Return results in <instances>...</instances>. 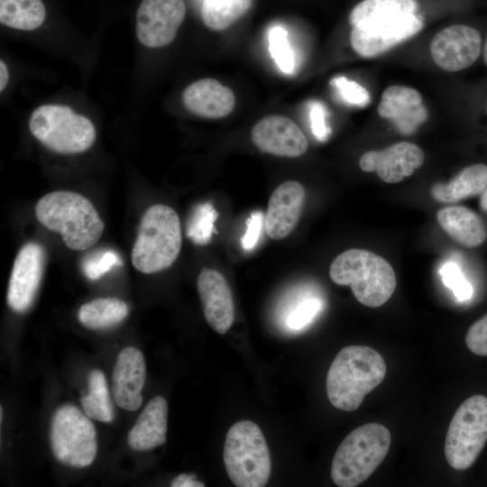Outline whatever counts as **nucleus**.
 <instances>
[{
    "label": "nucleus",
    "mask_w": 487,
    "mask_h": 487,
    "mask_svg": "<svg viewBox=\"0 0 487 487\" xmlns=\"http://www.w3.org/2000/svg\"><path fill=\"white\" fill-rule=\"evenodd\" d=\"M37 220L50 231L61 234L71 250L83 251L100 239L105 224L93 204L72 191L44 195L35 205Z\"/></svg>",
    "instance_id": "nucleus-3"
},
{
    "label": "nucleus",
    "mask_w": 487,
    "mask_h": 487,
    "mask_svg": "<svg viewBox=\"0 0 487 487\" xmlns=\"http://www.w3.org/2000/svg\"><path fill=\"white\" fill-rule=\"evenodd\" d=\"M171 487H204L202 482L197 480L196 475L192 473H180L170 482Z\"/></svg>",
    "instance_id": "nucleus-37"
},
{
    "label": "nucleus",
    "mask_w": 487,
    "mask_h": 487,
    "mask_svg": "<svg viewBox=\"0 0 487 487\" xmlns=\"http://www.w3.org/2000/svg\"><path fill=\"white\" fill-rule=\"evenodd\" d=\"M182 100L188 111L207 118L225 117L235 105L233 91L214 78H203L189 84L183 91Z\"/></svg>",
    "instance_id": "nucleus-20"
},
{
    "label": "nucleus",
    "mask_w": 487,
    "mask_h": 487,
    "mask_svg": "<svg viewBox=\"0 0 487 487\" xmlns=\"http://www.w3.org/2000/svg\"><path fill=\"white\" fill-rule=\"evenodd\" d=\"M218 213L209 202L197 205L188 220L186 234L195 244H207L216 232Z\"/></svg>",
    "instance_id": "nucleus-29"
},
{
    "label": "nucleus",
    "mask_w": 487,
    "mask_h": 487,
    "mask_svg": "<svg viewBox=\"0 0 487 487\" xmlns=\"http://www.w3.org/2000/svg\"><path fill=\"white\" fill-rule=\"evenodd\" d=\"M443 283L452 290L458 301L469 300L473 293L459 265L454 262L444 263L439 269Z\"/></svg>",
    "instance_id": "nucleus-32"
},
{
    "label": "nucleus",
    "mask_w": 487,
    "mask_h": 487,
    "mask_svg": "<svg viewBox=\"0 0 487 487\" xmlns=\"http://www.w3.org/2000/svg\"><path fill=\"white\" fill-rule=\"evenodd\" d=\"M32 134L50 150L64 154L88 150L96 140L89 119L69 107L44 105L35 109L29 121Z\"/></svg>",
    "instance_id": "nucleus-8"
},
{
    "label": "nucleus",
    "mask_w": 487,
    "mask_h": 487,
    "mask_svg": "<svg viewBox=\"0 0 487 487\" xmlns=\"http://www.w3.org/2000/svg\"><path fill=\"white\" fill-rule=\"evenodd\" d=\"M386 363L373 348L348 345L340 350L332 362L326 381L331 404L343 411L357 409L365 395L384 379Z\"/></svg>",
    "instance_id": "nucleus-2"
},
{
    "label": "nucleus",
    "mask_w": 487,
    "mask_h": 487,
    "mask_svg": "<svg viewBox=\"0 0 487 487\" xmlns=\"http://www.w3.org/2000/svg\"><path fill=\"white\" fill-rule=\"evenodd\" d=\"M84 413L92 419L109 423L115 412L104 373L93 370L88 376V393L80 400Z\"/></svg>",
    "instance_id": "nucleus-27"
},
{
    "label": "nucleus",
    "mask_w": 487,
    "mask_h": 487,
    "mask_svg": "<svg viewBox=\"0 0 487 487\" xmlns=\"http://www.w3.org/2000/svg\"><path fill=\"white\" fill-rule=\"evenodd\" d=\"M9 79V73L7 67L5 63L1 60L0 61V90L3 91L5 86L8 83Z\"/></svg>",
    "instance_id": "nucleus-38"
},
{
    "label": "nucleus",
    "mask_w": 487,
    "mask_h": 487,
    "mask_svg": "<svg viewBox=\"0 0 487 487\" xmlns=\"http://www.w3.org/2000/svg\"><path fill=\"white\" fill-rule=\"evenodd\" d=\"M305 198L304 187L295 180L285 181L274 189L264 215V229L270 238L283 239L295 229Z\"/></svg>",
    "instance_id": "nucleus-17"
},
{
    "label": "nucleus",
    "mask_w": 487,
    "mask_h": 487,
    "mask_svg": "<svg viewBox=\"0 0 487 487\" xmlns=\"http://www.w3.org/2000/svg\"><path fill=\"white\" fill-rule=\"evenodd\" d=\"M122 265V260L114 250L102 249L87 254L81 262L84 275L91 280L101 278L114 267Z\"/></svg>",
    "instance_id": "nucleus-31"
},
{
    "label": "nucleus",
    "mask_w": 487,
    "mask_h": 487,
    "mask_svg": "<svg viewBox=\"0 0 487 487\" xmlns=\"http://www.w3.org/2000/svg\"><path fill=\"white\" fill-rule=\"evenodd\" d=\"M262 226H264V215L262 212L260 210L252 212L246 220V230L241 240L244 251H252L255 248Z\"/></svg>",
    "instance_id": "nucleus-35"
},
{
    "label": "nucleus",
    "mask_w": 487,
    "mask_h": 487,
    "mask_svg": "<svg viewBox=\"0 0 487 487\" xmlns=\"http://www.w3.org/2000/svg\"><path fill=\"white\" fill-rule=\"evenodd\" d=\"M487 441V398L473 395L455 412L445 440V456L455 470L470 468Z\"/></svg>",
    "instance_id": "nucleus-9"
},
{
    "label": "nucleus",
    "mask_w": 487,
    "mask_h": 487,
    "mask_svg": "<svg viewBox=\"0 0 487 487\" xmlns=\"http://www.w3.org/2000/svg\"><path fill=\"white\" fill-rule=\"evenodd\" d=\"M182 233L179 217L170 207L152 205L143 213L131 261L133 267L144 274L169 268L181 249Z\"/></svg>",
    "instance_id": "nucleus-5"
},
{
    "label": "nucleus",
    "mask_w": 487,
    "mask_h": 487,
    "mask_svg": "<svg viewBox=\"0 0 487 487\" xmlns=\"http://www.w3.org/2000/svg\"><path fill=\"white\" fill-rule=\"evenodd\" d=\"M481 52L482 36L468 25L446 27L434 36L430 43L434 62L448 72L468 69L478 60Z\"/></svg>",
    "instance_id": "nucleus-12"
},
{
    "label": "nucleus",
    "mask_w": 487,
    "mask_h": 487,
    "mask_svg": "<svg viewBox=\"0 0 487 487\" xmlns=\"http://www.w3.org/2000/svg\"><path fill=\"white\" fill-rule=\"evenodd\" d=\"M310 129L313 135L318 141H326L330 133L326 124V109L324 106L317 101L309 105Z\"/></svg>",
    "instance_id": "nucleus-36"
},
{
    "label": "nucleus",
    "mask_w": 487,
    "mask_h": 487,
    "mask_svg": "<svg viewBox=\"0 0 487 487\" xmlns=\"http://www.w3.org/2000/svg\"><path fill=\"white\" fill-rule=\"evenodd\" d=\"M128 313L124 301L116 298H97L80 307L78 318L88 329L102 330L118 325Z\"/></svg>",
    "instance_id": "nucleus-25"
},
{
    "label": "nucleus",
    "mask_w": 487,
    "mask_h": 487,
    "mask_svg": "<svg viewBox=\"0 0 487 487\" xmlns=\"http://www.w3.org/2000/svg\"><path fill=\"white\" fill-rule=\"evenodd\" d=\"M253 0H203L201 17L204 24L214 31H223L241 18Z\"/></svg>",
    "instance_id": "nucleus-28"
},
{
    "label": "nucleus",
    "mask_w": 487,
    "mask_h": 487,
    "mask_svg": "<svg viewBox=\"0 0 487 487\" xmlns=\"http://www.w3.org/2000/svg\"><path fill=\"white\" fill-rule=\"evenodd\" d=\"M349 22L351 46L363 58L386 52L424 25L416 0H363L351 11Z\"/></svg>",
    "instance_id": "nucleus-1"
},
{
    "label": "nucleus",
    "mask_w": 487,
    "mask_h": 487,
    "mask_svg": "<svg viewBox=\"0 0 487 487\" xmlns=\"http://www.w3.org/2000/svg\"><path fill=\"white\" fill-rule=\"evenodd\" d=\"M45 262V251L37 243H27L18 252L7 289V304L14 312L24 313L32 305L41 285Z\"/></svg>",
    "instance_id": "nucleus-13"
},
{
    "label": "nucleus",
    "mask_w": 487,
    "mask_h": 487,
    "mask_svg": "<svg viewBox=\"0 0 487 487\" xmlns=\"http://www.w3.org/2000/svg\"><path fill=\"white\" fill-rule=\"evenodd\" d=\"M197 289L205 318L219 335H225L234 319V304L230 287L217 271L203 268L197 280Z\"/></svg>",
    "instance_id": "nucleus-16"
},
{
    "label": "nucleus",
    "mask_w": 487,
    "mask_h": 487,
    "mask_svg": "<svg viewBox=\"0 0 487 487\" xmlns=\"http://www.w3.org/2000/svg\"><path fill=\"white\" fill-rule=\"evenodd\" d=\"M251 139L262 152L280 157H299L308 146L300 128L282 115H269L261 119L253 127Z\"/></svg>",
    "instance_id": "nucleus-15"
},
{
    "label": "nucleus",
    "mask_w": 487,
    "mask_h": 487,
    "mask_svg": "<svg viewBox=\"0 0 487 487\" xmlns=\"http://www.w3.org/2000/svg\"><path fill=\"white\" fill-rule=\"evenodd\" d=\"M424 160V152L418 145L401 142L381 151L363 153L359 165L363 171H374L382 181L393 184L411 176Z\"/></svg>",
    "instance_id": "nucleus-14"
},
{
    "label": "nucleus",
    "mask_w": 487,
    "mask_h": 487,
    "mask_svg": "<svg viewBox=\"0 0 487 487\" xmlns=\"http://www.w3.org/2000/svg\"><path fill=\"white\" fill-rule=\"evenodd\" d=\"M436 219L441 228L456 243L474 248L487 239V228L481 217L471 209L451 206L440 209Z\"/></svg>",
    "instance_id": "nucleus-22"
},
{
    "label": "nucleus",
    "mask_w": 487,
    "mask_h": 487,
    "mask_svg": "<svg viewBox=\"0 0 487 487\" xmlns=\"http://www.w3.org/2000/svg\"><path fill=\"white\" fill-rule=\"evenodd\" d=\"M324 308V300L312 288L299 289L284 305L282 321L285 328L299 332L308 327Z\"/></svg>",
    "instance_id": "nucleus-24"
},
{
    "label": "nucleus",
    "mask_w": 487,
    "mask_h": 487,
    "mask_svg": "<svg viewBox=\"0 0 487 487\" xmlns=\"http://www.w3.org/2000/svg\"><path fill=\"white\" fill-rule=\"evenodd\" d=\"M329 276L338 285L350 286L355 299L369 308L387 302L397 285L391 265L363 249H349L336 256L330 265Z\"/></svg>",
    "instance_id": "nucleus-4"
},
{
    "label": "nucleus",
    "mask_w": 487,
    "mask_h": 487,
    "mask_svg": "<svg viewBox=\"0 0 487 487\" xmlns=\"http://www.w3.org/2000/svg\"><path fill=\"white\" fill-rule=\"evenodd\" d=\"M480 206L482 210L487 211V187L482 192Z\"/></svg>",
    "instance_id": "nucleus-39"
},
{
    "label": "nucleus",
    "mask_w": 487,
    "mask_h": 487,
    "mask_svg": "<svg viewBox=\"0 0 487 487\" xmlns=\"http://www.w3.org/2000/svg\"><path fill=\"white\" fill-rule=\"evenodd\" d=\"M330 84L336 89L343 100L352 106L363 107L370 102V95L366 88L359 83L345 77H335Z\"/></svg>",
    "instance_id": "nucleus-33"
},
{
    "label": "nucleus",
    "mask_w": 487,
    "mask_h": 487,
    "mask_svg": "<svg viewBox=\"0 0 487 487\" xmlns=\"http://www.w3.org/2000/svg\"><path fill=\"white\" fill-rule=\"evenodd\" d=\"M45 17L41 0H0V23L5 26L32 31L40 27Z\"/></svg>",
    "instance_id": "nucleus-26"
},
{
    "label": "nucleus",
    "mask_w": 487,
    "mask_h": 487,
    "mask_svg": "<svg viewBox=\"0 0 487 487\" xmlns=\"http://www.w3.org/2000/svg\"><path fill=\"white\" fill-rule=\"evenodd\" d=\"M184 0H142L136 13V35L143 45L160 48L170 44L184 21Z\"/></svg>",
    "instance_id": "nucleus-11"
},
{
    "label": "nucleus",
    "mask_w": 487,
    "mask_h": 487,
    "mask_svg": "<svg viewBox=\"0 0 487 487\" xmlns=\"http://www.w3.org/2000/svg\"><path fill=\"white\" fill-rule=\"evenodd\" d=\"M223 459L237 487H262L271 473V454L260 427L251 420L234 423L227 431Z\"/></svg>",
    "instance_id": "nucleus-7"
},
{
    "label": "nucleus",
    "mask_w": 487,
    "mask_h": 487,
    "mask_svg": "<svg viewBox=\"0 0 487 487\" xmlns=\"http://www.w3.org/2000/svg\"><path fill=\"white\" fill-rule=\"evenodd\" d=\"M269 49L279 69L285 74H292L294 55L288 41V32L282 26L276 25L270 30Z\"/></svg>",
    "instance_id": "nucleus-30"
},
{
    "label": "nucleus",
    "mask_w": 487,
    "mask_h": 487,
    "mask_svg": "<svg viewBox=\"0 0 487 487\" xmlns=\"http://www.w3.org/2000/svg\"><path fill=\"white\" fill-rule=\"evenodd\" d=\"M482 55H483L484 63L487 66V37L483 45Z\"/></svg>",
    "instance_id": "nucleus-40"
},
{
    "label": "nucleus",
    "mask_w": 487,
    "mask_h": 487,
    "mask_svg": "<svg viewBox=\"0 0 487 487\" xmlns=\"http://www.w3.org/2000/svg\"><path fill=\"white\" fill-rule=\"evenodd\" d=\"M146 379L142 353L133 346L124 348L113 371V395L115 403L128 411L137 410L142 402V391Z\"/></svg>",
    "instance_id": "nucleus-19"
},
{
    "label": "nucleus",
    "mask_w": 487,
    "mask_h": 487,
    "mask_svg": "<svg viewBox=\"0 0 487 487\" xmlns=\"http://www.w3.org/2000/svg\"><path fill=\"white\" fill-rule=\"evenodd\" d=\"M51 449L61 464L83 468L96 455V433L89 418L76 406L67 404L54 412L50 429Z\"/></svg>",
    "instance_id": "nucleus-10"
},
{
    "label": "nucleus",
    "mask_w": 487,
    "mask_h": 487,
    "mask_svg": "<svg viewBox=\"0 0 487 487\" xmlns=\"http://www.w3.org/2000/svg\"><path fill=\"white\" fill-rule=\"evenodd\" d=\"M168 403L162 396H155L144 407L127 436V443L134 451H148L166 442Z\"/></svg>",
    "instance_id": "nucleus-21"
},
{
    "label": "nucleus",
    "mask_w": 487,
    "mask_h": 487,
    "mask_svg": "<svg viewBox=\"0 0 487 487\" xmlns=\"http://www.w3.org/2000/svg\"><path fill=\"white\" fill-rule=\"evenodd\" d=\"M391 441L389 429L368 423L349 433L337 447L330 475L339 487H355L377 469L386 457Z\"/></svg>",
    "instance_id": "nucleus-6"
},
{
    "label": "nucleus",
    "mask_w": 487,
    "mask_h": 487,
    "mask_svg": "<svg viewBox=\"0 0 487 487\" xmlns=\"http://www.w3.org/2000/svg\"><path fill=\"white\" fill-rule=\"evenodd\" d=\"M377 113L406 135L413 133L427 119V110L420 93L406 86L388 87L381 95Z\"/></svg>",
    "instance_id": "nucleus-18"
},
{
    "label": "nucleus",
    "mask_w": 487,
    "mask_h": 487,
    "mask_svg": "<svg viewBox=\"0 0 487 487\" xmlns=\"http://www.w3.org/2000/svg\"><path fill=\"white\" fill-rule=\"evenodd\" d=\"M487 187V165L476 163L464 168L450 181L436 183L431 188L434 199L453 203L482 194Z\"/></svg>",
    "instance_id": "nucleus-23"
},
{
    "label": "nucleus",
    "mask_w": 487,
    "mask_h": 487,
    "mask_svg": "<svg viewBox=\"0 0 487 487\" xmlns=\"http://www.w3.org/2000/svg\"><path fill=\"white\" fill-rule=\"evenodd\" d=\"M465 343L468 349L474 354L487 356V314L469 327Z\"/></svg>",
    "instance_id": "nucleus-34"
}]
</instances>
